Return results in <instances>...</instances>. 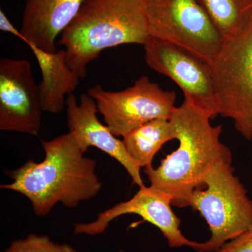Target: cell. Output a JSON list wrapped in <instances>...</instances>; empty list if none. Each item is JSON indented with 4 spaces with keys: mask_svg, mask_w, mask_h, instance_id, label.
Wrapping results in <instances>:
<instances>
[{
    "mask_svg": "<svg viewBox=\"0 0 252 252\" xmlns=\"http://www.w3.org/2000/svg\"><path fill=\"white\" fill-rule=\"evenodd\" d=\"M41 147L44 160L31 159L8 171L13 182L1 189L26 196L38 217L49 215L57 203L74 208L99 193L102 184L95 172L97 162L84 157L72 132L41 140Z\"/></svg>",
    "mask_w": 252,
    "mask_h": 252,
    "instance_id": "cell-1",
    "label": "cell"
},
{
    "mask_svg": "<svg viewBox=\"0 0 252 252\" xmlns=\"http://www.w3.org/2000/svg\"><path fill=\"white\" fill-rule=\"evenodd\" d=\"M211 119L185 98L169 119L180 142L178 148L157 168L144 167L150 186L169 194L173 206H190L192 194L203 187L212 169L220 162L232 163L231 152L220 141L222 126H212Z\"/></svg>",
    "mask_w": 252,
    "mask_h": 252,
    "instance_id": "cell-2",
    "label": "cell"
},
{
    "mask_svg": "<svg viewBox=\"0 0 252 252\" xmlns=\"http://www.w3.org/2000/svg\"><path fill=\"white\" fill-rule=\"evenodd\" d=\"M149 37L146 0H84L59 43L68 66L84 79L89 64L104 50L144 45Z\"/></svg>",
    "mask_w": 252,
    "mask_h": 252,
    "instance_id": "cell-3",
    "label": "cell"
},
{
    "mask_svg": "<svg viewBox=\"0 0 252 252\" xmlns=\"http://www.w3.org/2000/svg\"><path fill=\"white\" fill-rule=\"evenodd\" d=\"M200 212L210 238L198 243L197 252H213L252 227V200L231 162H220L207 174L203 187L192 194L190 206Z\"/></svg>",
    "mask_w": 252,
    "mask_h": 252,
    "instance_id": "cell-4",
    "label": "cell"
},
{
    "mask_svg": "<svg viewBox=\"0 0 252 252\" xmlns=\"http://www.w3.org/2000/svg\"><path fill=\"white\" fill-rule=\"evenodd\" d=\"M220 114L252 139V28L223 45L210 63Z\"/></svg>",
    "mask_w": 252,
    "mask_h": 252,
    "instance_id": "cell-5",
    "label": "cell"
},
{
    "mask_svg": "<svg viewBox=\"0 0 252 252\" xmlns=\"http://www.w3.org/2000/svg\"><path fill=\"white\" fill-rule=\"evenodd\" d=\"M149 36L192 51L211 63L223 39L198 0H146Z\"/></svg>",
    "mask_w": 252,
    "mask_h": 252,
    "instance_id": "cell-6",
    "label": "cell"
},
{
    "mask_svg": "<svg viewBox=\"0 0 252 252\" xmlns=\"http://www.w3.org/2000/svg\"><path fill=\"white\" fill-rule=\"evenodd\" d=\"M87 94L116 137L124 136L151 121L170 119L175 108V93L162 90L142 75L133 85L120 91H107L99 84Z\"/></svg>",
    "mask_w": 252,
    "mask_h": 252,
    "instance_id": "cell-7",
    "label": "cell"
},
{
    "mask_svg": "<svg viewBox=\"0 0 252 252\" xmlns=\"http://www.w3.org/2000/svg\"><path fill=\"white\" fill-rule=\"evenodd\" d=\"M143 46L149 67L172 79L185 98L211 119L220 114L210 62L185 48L152 36Z\"/></svg>",
    "mask_w": 252,
    "mask_h": 252,
    "instance_id": "cell-8",
    "label": "cell"
},
{
    "mask_svg": "<svg viewBox=\"0 0 252 252\" xmlns=\"http://www.w3.org/2000/svg\"><path fill=\"white\" fill-rule=\"evenodd\" d=\"M42 112L31 63L0 60V130L37 135Z\"/></svg>",
    "mask_w": 252,
    "mask_h": 252,
    "instance_id": "cell-9",
    "label": "cell"
},
{
    "mask_svg": "<svg viewBox=\"0 0 252 252\" xmlns=\"http://www.w3.org/2000/svg\"><path fill=\"white\" fill-rule=\"evenodd\" d=\"M172 197L165 192L152 186H142L130 200L100 212L94 221L74 223V234L89 236L102 234L112 220L123 215L134 214L157 227L170 248L187 246L194 249L198 243L189 240L181 231L180 220L172 210Z\"/></svg>",
    "mask_w": 252,
    "mask_h": 252,
    "instance_id": "cell-10",
    "label": "cell"
},
{
    "mask_svg": "<svg viewBox=\"0 0 252 252\" xmlns=\"http://www.w3.org/2000/svg\"><path fill=\"white\" fill-rule=\"evenodd\" d=\"M67 124L79 147L84 153L90 147H94L117 160L125 168L133 184L139 187L144 185L140 175L141 167L131 158L123 140L113 135L107 126L97 117V104L88 94L79 95L78 103L74 94H68L66 99Z\"/></svg>",
    "mask_w": 252,
    "mask_h": 252,
    "instance_id": "cell-11",
    "label": "cell"
},
{
    "mask_svg": "<svg viewBox=\"0 0 252 252\" xmlns=\"http://www.w3.org/2000/svg\"><path fill=\"white\" fill-rule=\"evenodd\" d=\"M84 0H26L21 32L23 41L55 53L56 39L75 17Z\"/></svg>",
    "mask_w": 252,
    "mask_h": 252,
    "instance_id": "cell-12",
    "label": "cell"
},
{
    "mask_svg": "<svg viewBox=\"0 0 252 252\" xmlns=\"http://www.w3.org/2000/svg\"><path fill=\"white\" fill-rule=\"evenodd\" d=\"M28 45L35 56L42 76L39 89L43 111L59 114L66 103L64 97L77 89L80 77L68 66L64 50L49 53L34 44Z\"/></svg>",
    "mask_w": 252,
    "mask_h": 252,
    "instance_id": "cell-13",
    "label": "cell"
},
{
    "mask_svg": "<svg viewBox=\"0 0 252 252\" xmlns=\"http://www.w3.org/2000/svg\"><path fill=\"white\" fill-rule=\"evenodd\" d=\"M177 139L173 126L168 119L151 121L124 137V144L131 158L140 167L152 166L156 154L162 146Z\"/></svg>",
    "mask_w": 252,
    "mask_h": 252,
    "instance_id": "cell-14",
    "label": "cell"
},
{
    "mask_svg": "<svg viewBox=\"0 0 252 252\" xmlns=\"http://www.w3.org/2000/svg\"><path fill=\"white\" fill-rule=\"evenodd\" d=\"M223 41L252 28V0H198Z\"/></svg>",
    "mask_w": 252,
    "mask_h": 252,
    "instance_id": "cell-15",
    "label": "cell"
},
{
    "mask_svg": "<svg viewBox=\"0 0 252 252\" xmlns=\"http://www.w3.org/2000/svg\"><path fill=\"white\" fill-rule=\"evenodd\" d=\"M4 252H79L68 244L55 243L47 235L31 233L14 240Z\"/></svg>",
    "mask_w": 252,
    "mask_h": 252,
    "instance_id": "cell-16",
    "label": "cell"
},
{
    "mask_svg": "<svg viewBox=\"0 0 252 252\" xmlns=\"http://www.w3.org/2000/svg\"><path fill=\"white\" fill-rule=\"evenodd\" d=\"M213 252H252V227Z\"/></svg>",
    "mask_w": 252,
    "mask_h": 252,
    "instance_id": "cell-17",
    "label": "cell"
},
{
    "mask_svg": "<svg viewBox=\"0 0 252 252\" xmlns=\"http://www.w3.org/2000/svg\"><path fill=\"white\" fill-rule=\"evenodd\" d=\"M0 30L1 31L5 32L10 33L18 36L21 39H23V36L21 34V31H18L16 28L13 26L12 23H11L9 18L4 14L2 10H0Z\"/></svg>",
    "mask_w": 252,
    "mask_h": 252,
    "instance_id": "cell-18",
    "label": "cell"
},
{
    "mask_svg": "<svg viewBox=\"0 0 252 252\" xmlns=\"http://www.w3.org/2000/svg\"><path fill=\"white\" fill-rule=\"evenodd\" d=\"M119 252H126L125 251H124V250H119Z\"/></svg>",
    "mask_w": 252,
    "mask_h": 252,
    "instance_id": "cell-19",
    "label": "cell"
}]
</instances>
